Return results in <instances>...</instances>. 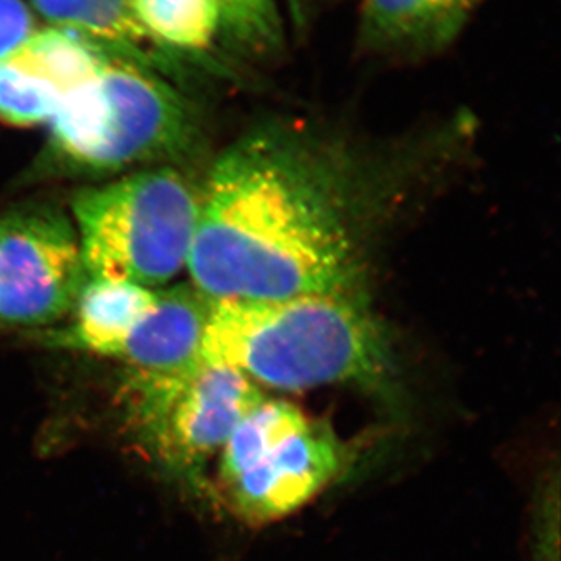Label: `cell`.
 <instances>
[{"label":"cell","mask_w":561,"mask_h":561,"mask_svg":"<svg viewBox=\"0 0 561 561\" xmlns=\"http://www.w3.org/2000/svg\"><path fill=\"white\" fill-rule=\"evenodd\" d=\"M416 162L300 122L262 125L221 154L201 192L192 286L214 301L367 300L376 243Z\"/></svg>","instance_id":"6da1fadb"},{"label":"cell","mask_w":561,"mask_h":561,"mask_svg":"<svg viewBox=\"0 0 561 561\" xmlns=\"http://www.w3.org/2000/svg\"><path fill=\"white\" fill-rule=\"evenodd\" d=\"M203 360L283 390H387L397 373L389 334L367 300L332 295L214 301Z\"/></svg>","instance_id":"7a4b0ae2"},{"label":"cell","mask_w":561,"mask_h":561,"mask_svg":"<svg viewBox=\"0 0 561 561\" xmlns=\"http://www.w3.org/2000/svg\"><path fill=\"white\" fill-rule=\"evenodd\" d=\"M201 192L172 168L88 187L73 197V225L88 278L162 287L190 261Z\"/></svg>","instance_id":"3957f363"},{"label":"cell","mask_w":561,"mask_h":561,"mask_svg":"<svg viewBox=\"0 0 561 561\" xmlns=\"http://www.w3.org/2000/svg\"><path fill=\"white\" fill-rule=\"evenodd\" d=\"M99 51L98 76L49 122L54 161L70 171L108 173L181 149L191 121L176 92L142 62Z\"/></svg>","instance_id":"277c9868"},{"label":"cell","mask_w":561,"mask_h":561,"mask_svg":"<svg viewBox=\"0 0 561 561\" xmlns=\"http://www.w3.org/2000/svg\"><path fill=\"white\" fill-rule=\"evenodd\" d=\"M343 461L330 427L289 402L264 400L225 443L220 474L236 511L267 523L311 501L337 478Z\"/></svg>","instance_id":"5b68a950"},{"label":"cell","mask_w":561,"mask_h":561,"mask_svg":"<svg viewBox=\"0 0 561 561\" xmlns=\"http://www.w3.org/2000/svg\"><path fill=\"white\" fill-rule=\"evenodd\" d=\"M88 280L79 234L66 214L39 205L0 216V328L61 320Z\"/></svg>","instance_id":"8992f818"},{"label":"cell","mask_w":561,"mask_h":561,"mask_svg":"<svg viewBox=\"0 0 561 561\" xmlns=\"http://www.w3.org/2000/svg\"><path fill=\"white\" fill-rule=\"evenodd\" d=\"M264 401L243 373L203 364L180 390L130 391L131 419L142 440L179 472H195Z\"/></svg>","instance_id":"52a82bcc"},{"label":"cell","mask_w":561,"mask_h":561,"mask_svg":"<svg viewBox=\"0 0 561 561\" xmlns=\"http://www.w3.org/2000/svg\"><path fill=\"white\" fill-rule=\"evenodd\" d=\"M101 51L94 44L58 31H35L0 58V119L11 125L46 124L62 102L94 79Z\"/></svg>","instance_id":"ba28073f"},{"label":"cell","mask_w":561,"mask_h":561,"mask_svg":"<svg viewBox=\"0 0 561 561\" xmlns=\"http://www.w3.org/2000/svg\"><path fill=\"white\" fill-rule=\"evenodd\" d=\"M214 300L197 287L158 289L157 302L125 343L131 383L184 386L205 364L203 339Z\"/></svg>","instance_id":"9c48e42d"},{"label":"cell","mask_w":561,"mask_h":561,"mask_svg":"<svg viewBox=\"0 0 561 561\" xmlns=\"http://www.w3.org/2000/svg\"><path fill=\"white\" fill-rule=\"evenodd\" d=\"M481 0H362V49L423 58L451 46Z\"/></svg>","instance_id":"30bf717a"},{"label":"cell","mask_w":561,"mask_h":561,"mask_svg":"<svg viewBox=\"0 0 561 561\" xmlns=\"http://www.w3.org/2000/svg\"><path fill=\"white\" fill-rule=\"evenodd\" d=\"M158 289L119 280L90 279L73 306V323L61 343L121 357L125 343L157 302Z\"/></svg>","instance_id":"8fae6325"},{"label":"cell","mask_w":561,"mask_h":561,"mask_svg":"<svg viewBox=\"0 0 561 561\" xmlns=\"http://www.w3.org/2000/svg\"><path fill=\"white\" fill-rule=\"evenodd\" d=\"M31 2L39 16L54 25V28L72 33L101 49L113 51L130 60L150 61L147 49L150 46H160L140 27L133 14L130 0H31Z\"/></svg>","instance_id":"7c38bea8"},{"label":"cell","mask_w":561,"mask_h":561,"mask_svg":"<svg viewBox=\"0 0 561 561\" xmlns=\"http://www.w3.org/2000/svg\"><path fill=\"white\" fill-rule=\"evenodd\" d=\"M140 27L161 47L201 51L220 33L216 0H130Z\"/></svg>","instance_id":"4fadbf2b"},{"label":"cell","mask_w":561,"mask_h":561,"mask_svg":"<svg viewBox=\"0 0 561 561\" xmlns=\"http://www.w3.org/2000/svg\"><path fill=\"white\" fill-rule=\"evenodd\" d=\"M220 33L234 49L256 58L286 49L287 24L279 0H216Z\"/></svg>","instance_id":"5bb4252c"},{"label":"cell","mask_w":561,"mask_h":561,"mask_svg":"<svg viewBox=\"0 0 561 561\" xmlns=\"http://www.w3.org/2000/svg\"><path fill=\"white\" fill-rule=\"evenodd\" d=\"M35 32V18L24 0H0V58Z\"/></svg>","instance_id":"9a60e30c"},{"label":"cell","mask_w":561,"mask_h":561,"mask_svg":"<svg viewBox=\"0 0 561 561\" xmlns=\"http://www.w3.org/2000/svg\"><path fill=\"white\" fill-rule=\"evenodd\" d=\"M330 2H334V0H283L280 5L286 13L284 14L286 24H289L291 31L300 35L308 31L316 14Z\"/></svg>","instance_id":"2e32d148"}]
</instances>
